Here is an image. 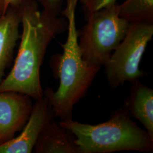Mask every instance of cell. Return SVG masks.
I'll list each match as a JSON object with an SVG mask.
<instances>
[{
    "label": "cell",
    "instance_id": "cell-1",
    "mask_svg": "<svg viewBox=\"0 0 153 153\" xmlns=\"http://www.w3.org/2000/svg\"><path fill=\"white\" fill-rule=\"evenodd\" d=\"M22 33L14 65L0 83V93H21L37 100L44 96L40 68L51 41L65 32V17L40 11L35 0H25L20 7Z\"/></svg>",
    "mask_w": 153,
    "mask_h": 153
},
{
    "label": "cell",
    "instance_id": "cell-15",
    "mask_svg": "<svg viewBox=\"0 0 153 153\" xmlns=\"http://www.w3.org/2000/svg\"><path fill=\"white\" fill-rule=\"evenodd\" d=\"M4 13V2L3 0H0V16Z\"/></svg>",
    "mask_w": 153,
    "mask_h": 153
},
{
    "label": "cell",
    "instance_id": "cell-11",
    "mask_svg": "<svg viewBox=\"0 0 153 153\" xmlns=\"http://www.w3.org/2000/svg\"><path fill=\"white\" fill-rule=\"evenodd\" d=\"M119 9L120 16L129 22L153 23V0H126Z\"/></svg>",
    "mask_w": 153,
    "mask_h": 153
},
{
    "label": "cell",
    "instance_id": "cell-9",
    "mask_svg": "<svg viewBox=\"0 0 153 153\" xmlns=\"http://www.w3.org/2000/svg\"><path fill=\"white\" fill-rule=\"evenodd\" d=\"M20 7H10L0 16V83L6 68L10 64L14 49L20 37Z\"/></svg>",
    "mask_w": 153,
    "mask_h": 153
},
{
    "label": "cell",
    "instance_id": "cell-13",
    "mask_svg": "<svg viewBox=\"0 0 153 153\" xmlns=\"http://www.w3.org/2000/svg\"><path fill=\"white\" fill-rule=\"evenodd\" d=\"M43 7V11L52 16H59L64 0H35Z\"/></svg>",
    "mask_w": 153,
    "mask_h": 153
},
{
    "label": "cell",
    "instance_id": "cell-7",
    "mask_svg": "<svg viewBox=\"0 0 153 153\" xmlns=\"http://www.w3.org/2000/svg\"><path fill=\"white\" fill-rule=\"evenodd\" d=\"M33 106L28 95L13 91L0 93V144L13 138L22 129Z\"/></svg>",
    "mask_w": 153,
    "mask_h": 153
},
{
    "label": "cell",
    "instance_id": "cell-10",
    "mask_svg": "<svg viewBox=\"0 0 153 153\" xmlns=\"http://www.w3.org/2000/svg\"><path fill=\"white\" fill-rule=\"evenodd\" d=\"M124 108L139 121L153 138V90L139 80L132 82Z\"/></svg>",
    "mask_w": 153,
    "mask_h": 153
},
{
    "label": "cell",
    "instance_id": "cell-5",
    "mask_svg": "<svg viewBox=\"0 0 153 153\" xmlns=\"http://www.w3.org/2000/svg\"><path fill=\"white\" fill-rule=\"evenodd\" d=\"M153 36V23L130 22L124 38L104 64L109 87L115 89L126 82L136 81L145 75L140 64Z\"/></svg>",
    "mask_w": 153,
    "mask_h": 153
},
{
    "label": "cell",
    "instance_id": "cell-6",
    "mask_svg": "<svg viewBox=\"0 0 153 153\" xmlns=\"http://www.w3.org/2000/svg\"><path fill=\"white\" fill-rule=\"evenodd\" d=\"M36 100L21 134L18 137L0 144V153L33 152L40 133L54 116L48 101L44 95Z\"/></svg>",
    "mask_w": 153,
    "mask_h": 153
},
{
    "label": "cell",
    "instance_id": "cell-12",
    "mask_svg": "<svg viewBox=\"0 0 153 153\" xmlns=\"http://www.w3.org/2000/svg\"><path fill=\"white\" fill-rule=\"evenodd\" d=\"M116 1L117 0H80L85 17L114 4Z\"/></svg>",
    "mask_w": 153,
    "mask_h": 153
},
{
    "label": "cell",
    "instance_id": "cell-3",
    "mask_svg": "<svg viewBox=\"0 0 153 153\" xmlns=\"http://www.w3.org/2000/svg\"><path fill=\"white\" fill-rule=\"evenodd\" d=\"M60 124L76 137L79 153L153 152V138L131 119L124 107L115 111L108 120L96 125L72 119L61 120Z\"/></svg>",
    "mask_w": 153,
    "mask_h": 153
},
{
    "label": "cell",
    "instance_id": "cell-14",
    "mask_svg": "<svg viewBox=\"0 0 153 153\" xmlns=\"http://www.w3.org/2000/svg\"><path fill=\"white\" fill-rule=\"evenodd\" d=\"M25 0H3L4 2V14L10 7H19L22 5Z\"/></svg>",
    "mask_w": 153,
    "mask_h": 153
},
{
    "label": "cell",
    "instance_id": "cell-8",
    "mask_svg": "<svg viewBox=\"0 0 153 153\" xmlns=\"http://www.w3.org/2000/svg\"><path fill=\"white\" fill-rule=\"evenodd\" d=\"M74 134L52 120L40 133L33 151L37 153H79Z\"/></svg>",
    "mask_w": 153,
    "mask_h": 153
},
{
    "label": "cell",
    "instance_id": "cell-4",
    "mask_svg": "<svg viewBox=\"0 0 153 153\" xmlns=\"http://www.w3.org/2000/svg\"><path fill=\"white\" fill-rule=\"evenodd\" d=\"M119 5L116 2L86 16L78 31L80 52L88 65H104L124 38L130 22L120 16Z\"/></svg>",
    "mask_w": 153,
    "mask_h": 153
},
{
    "label": "cell",
    "instance_id": "cell-2",
    "mask_svg": "<svg viewBox=\"0 0 153 153\" xmlns=\"http://www.w3.org/2000/svg\"><path fill=\"white\" fill-rule=\"evenodd\" d=\"M61 16L68 21L65 43L61 45L62 53L53 60L59 86L54 91L47 88L44 91L55 116L61 120L72 119L74 105L87 94L100 66L90 65L83 60L78 42L76 11L78 0H65Z\"/></svg>",
    "mask_w": 153,
    "mask_h": 153
}]
</instances>
